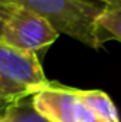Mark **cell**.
<instances>
[{
  "instance_id": "cell-2",
  "label": "cell",
  "mask_w": 121,
  "mask_h": 122,
  "mask_svg": "<svg viewBox=\"0 0 121 122\" xmlns=\"http://www.w3.org/2000/svg\"><path fill=\"white\" fill-rule=\"evenodd\" d=\"M50 82L36 53L22 51L0 41V94L10 102L26 99Z\"/></svg>"
},
{
  "instance_id": "cell-4",
  "label": "cell",
  "mask_w": 121,
  "mask_h": 122,
  "mask_svg": "<svg viewBox=\"0 0 121 122\" xmlns=\"http://www.w3.org/2000/svg\"><path fill=\"white\" fill-rule=\"evenodd\" d=\"M31 104L38 114L51 122H80L83 104L77 88L50 82L46 88L31 95Z\"/></svg>"
},
{
  "instance_id": "cell-10",
  "label": "cell",
  "mask_w": 121,
  "mask_h": 122,
  "mask_svg": "<svg viewBox=\"0 0 121 122\" xmlns=\"http://www.w3.org/2000/svg\"><path fill=\"white\" fill-rule=\"evenodd\" d=\"M13 102H10L4 95H1L0 94V115H3L4 114V111H6V108L9 107V105H11Z\"/></svg>"
},
{
  "instance_id": "cell-1",
  "label": "cell",
  "mask_w": 121,
  "mask_h": 122,
  "mask_svg": "<svg viewBox=\"0 0 121 122\" xmlns=\"http://www.w3.org/2000/svg\"><path fill=\"white\" fill-rule=\"evenodd\" d=\"M44 19L63 33L93 50H100L110 37L98 24L104 6L91 0H10Z\"/></svg>"
},
{
  "instance_id": "cell-11",
  "label": "cell",
  "mask_w": 121,
  "mask_h": 122,
  "mask_svg": "<svg viewBox=\"0 0 121 122\" xmlns=\"http://www.w3.org/2000/svg\"><path fill=\"white\" fill-rule=\"evenodd\" d=\"M0 121H1V115H0Z\"/></svg>"
},
{
  "instance_id": "cell-9",
  "label": "cell",
  "mask_w": 121,
  "mask_h": 122,
  "mask_svg": "<svg viewBox=\"0 0 121 122\" xmlns=\"http://www.w3.org/2000/svg\"><path fill=\"white\" fill-rule=\"evenodd\" d=\"M104 9L108 10H121V0H100Z\"/></svg>"
},
{
  "instance_id": "cell-8",
  "label": "cell",
  "mask_w": 121,
  "mask_h": 122,
  "mask_svg": "<svg viewBox=\"0 0 121 122\" xmlns=\"http://www.w3.org/2000/svg\"><path fill=\"white\" fill-rule=\"evenodd\" d=\"M14 9H16V4L11 3L10 0H0V37H1V31H3L6 21L9 20Z\"/></svg>"
},
{
  "instance_id": "cell-5",
  "label": "cell",
  "mask_w": 121,
  "mask_h": 122,
  "mask_svg": "<svg viewBox=\"0 0 121 122\" xmlns=\"http://www.w3.org/2000/svg\"><path fill=\"white\" fill-rule=\"evenodd\" d=\"M80 102L90 109L100 122H120L114 102L104 91L100 90H77Z\"/></svg>"
},
{
  "instance_id": "cell-3",
  "label": "cell",
  "mask_w": 121,
  "mask_h": 122,
  "mask_svg": "<svg viewBox=\"0 0 121 122\" xmlns=\"http://www.w3.org/2000/svg\"><path fill=\"white\" fill-rule=\"evenodd\" d=\"M59 38V33L44 19L31 10L17 6L6 21L0 41L22 51L36 53L46 50Z\"/></svg>"
},
{
  "instance_id": "cell-7",
  "label": "cell",
  "mask_w": 121,
  "mask_h": 122,
  "mask_svg": "<svg viewBox=\"0 0 121 122\" xmlns=\"http://www.w3.org/2000/svg\"><path fill=\"white\" fill-rule=\"evenodd\" d=\"M100 27L110 37V40H117L121 43V10L104 9L98 19Z\"/></svg>"
},
{
  "instance_id": "cell-6",
  "label": "cell",
  "mask_w": 121,
  "mask_h": 122,
  "mask_svg": "<svg viewBox=\"0 0 121 122\" xmlns=\"http://www.w3.org/2000/svg\"><path fill=\"white\" fill-rule=\"evenodd\" d=\"M0 122H51L36 111L31 101H19L9 105Z\"/></svg>"
}]
</instances>
